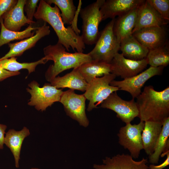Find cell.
Listing matches in <instances>:
<instances>
[{
  "label": "cell",
  "mask_w": 169,
  "mask_h": 169,
  "mask_svg": "<svg viewBox=\"0 0 169 169\" xmlns=\"http://www.w3.org/2000/svg\"><path fill=\"white\" fill-rule=\"evenodd\" d=\"M34 17L48 23L52 27L58 37V42L67 51L71 48L74 51L76 49L77 52H83L85 44L81 36L75 32L72 27H65L60 10L56 6L52 7L45 0H40Z\"/></svg>",
  "instance_id": "6da1fadb"
},
{
  "label": "cell",
  "mask_w": 169,
  "mask_h": 169,
  "mask_svg": "<svg viewBox=\"0 0 169 169\" xmlns=\"http://www.w3.org/2000/svg\"><path fill=\"white\" fill-rule=\"evenodd\" d=\"M140 121L163 123L169 117V87L157 91L152 85L146 86L136 98Z\"/></svg>",
  "instance_id": "7a4b0ae2"
},
{
  "label": "cell",
  "mask_w": 169,
  "mask_h": 169,
  "mask_svg": "<svg viewBox=\"0 0 169 169\" xmlns=\"http://www.w3.org/2000/svg\"><path fill=\"white\" fill-rule=\"evenodd\" d=\"M57 42L55 45H49L43 49L44 54L48 61H54L45 74L46 79L50 82L59 74L67 69L78 67L83 64L92 59L88 54L75 52L70 53Z\"/></svg>",
  "instance_id": "3957f363"
},
{
  "label": "cell",
  "mask_w": 169,
  "mask_h": 169,
  "mask_svg": "<svg viewBox=\"0 0 169 169\" xmlns=\"http://www.w3.org/2000/svg\"><path fill=\"white\" fill-rule=\"evenodd\" d=\"M115 19H112L100 32L94 48L88 53L92 60L110 64L118 53L120 44L113 32Z\"/></svg>",
  "instance_id": "277c9868"
},
{
  "label": "cell",
  "mask_w": 169,
  "mask_h": 169,
  "mask_svg": "<svg viewBox=\"0 0 169 169\" xmlns=\"http://www.w3.org/2000/svg\"><path fill=\"white\" fill-rule=\"evenodd\" d=\"M105 0H97L81 9L79 11L82 19V34L81 35L84 44H95L100 32L98 27L102 20L100 8Z\"/></svg>",
  "instance_id": "5b68a950"
},
{
  "label": "cell",
  "mask_w": 169,
  "mask_h": 169,
  "mask_svg": "<svg viewBox=\"0 0 169 169\" xmlns=\"http://www.w3.org/2000/svg\"><path fill=\"white\" fill-rule=\"evenodd\" d=\"M116 76L110 73L100 77H96L88 83L84 95L89 101L87 110L97 108L111 93L119 90L118 88L111 86L110 82Z\"/></svg>",
  "instance_id": "8992f818"
},
{
  "label": "cell",
  "mask_w": 169,
  "mask_h": 169,
  "mask_svg": "<svg viewBox=\"0 0 169 169\" xmlns=\"http://www.w3.org/2000/svg\"><path fill=\"white\" fill-rule=\"evenodd\" d=\"M28 85L30 88L26 89L31 97L28 105L34 106L38 110L44 111L54 102H59L63 91L52 85L46 83L42 87L36 81L31 82Z\"/></svg>",
  "instance_id": "52a82bcc"
},
{
  "label": "cell",
  "mask_w": 169,
  "mask_h": 169,
  "mask_svg": "<svg viewBox=\"0 0 169 169\" xmlns=\"http://www.w3.org/2000/svg\"><path fill=\"white\" fill-rule=\"evenodd\" d=\"M86 99L84 94H78L74 90L69 89L63 91L59 101L67 115L84 127H87L89 122L85 111Z\"/></svg>",
  "instance_id": "ba28073f"
},
{
  "label": "cell",
  "mask_w": 169,
  "mask_h": 169,
  "mask_svg": "<svg viewBox=\"0 0 169 169\" xmlns=\"http://www.w3.org/2000/svg\"><path fill=\"white\" fill-rule=\"evenodd\" d=\"M144 125L145 122L142 121L137 124H126L120 128L118 134L119 143L129 150L133 158H138L141 150L143 149L141 133Z\"/></svg>",
  "instance_id": "9c48e42d"
},
{
  "label": "cell",
  "mask_w": 169,
  "mask_h": 169,
  "mask_svg": "<svg viewBox=\"0 0 169 169\" xmlns=\"http://www.w3.org/2000/svg\"><path fill=\"white\" fill-rule=\"evenodd\" d=\"M164 67L151 66L145 70L133 77L121 81L113 80L110 83L119 90L126 91L131 95L132 99L136 98L141 93V89L145 83L151 78L161 75Z\"/></svg>",
  "instance_id": "30bf717a"
},
{
  "label": "cell",
  "mask_w": 169,
  "mask_h": 169,
  "mask_svg": "<svg viewBox=\"0 0 169 169\" xmlns=\"http://www.w3.org/2000/svg\"><path fill=\"white\" fill-rule=\"evenodd\" d=\"M100 107L113 110L116 113L117 117L126 124L131 123L139 114L134 99L129 101L123 100L118 96L116 91L111 93L104 100L101 104Z\"/></svg>",
  "instance_id": "8fae6325"
},
{
  "label": "cell",
  "mask_w": 169,
  "mask_h": 169,
  "mask_svg": "<svg viewBox=\"0 0 169 169\" xmlns=\"http://www.w3.org/2000/svg\"><path fill=\"white\" fill-rule=\"evenodd\" d=\"M111 73L124 79L135 76L145 69L148 62L146 59L134 60L125 58L117 53L110 63Z\"/></svg>",
  "instance_id": "7c38bea8"
},
{
  "label": "cell",
  "mask_w": 169,
  "mask_h": 169,
  "mask_svg": "<svg viewBox=\"0 0 169 169\" xmlns=\"http://www.w3.org/2000/svg\"><path fill=\"white\" fill-rule=\"evenodd\" d=\"M165 26L142 28L132 33L133 36L149 50L161 47L168 42Z\"/></svg>",
  "instance_id": "4fadbf2b"
},
{
  "label": "cell",
  "mask_w": 169,
  "mask_h": 169,
  "mask_svg": "<svg viewBox=\"0 0 169 169\" xmlns=\"http://www.w3.org/2000/svg\"><path fill=\"white\" fill-rule=\"evenodd\" d=\"M169 21L163 18L145 0L138 8L136 21L132 33L142 28L155 26H165Z\"/></svg>",
  "instance_id": "5bb4252c"
},
{
  "label": "cell",
  "mask_w": 169,
  "mask_h": 169,
  "mask_svg": "<svg viewBox=\"0 0 169 169\" xmlns=\"http://www.w3.org/2000/svg\"><path fill=\"white\" fill-rule=\"evenodd\" d=\"M103 164H94L95 169H149L147 159L139 161L134 160L131 155L117 154L112 158L106 157L103 160Z\"/></svg>",
  "instance_id": "9a60e30c"
},
{
  "label": "cell",
  "mask_w": 169,
  "mask_h": 169,
  "mask_svg": "<svg viewBox=\"0 0 169 169\" xmlns=\"http://www.w3.org/2000/svg\"><path fill=\"white\" fill-rule=\"evenodd\" d=\"M144 0H107L100 8L102 20L108 18H115L138 7Z\"/></svg>",
  "instance_id": "2e32d148"
},
{
  "label": "cell",
  "mask_w": 169,
  "mask_h": 169,
  "mask_svg": "<svg viewBox=\"0 0 169 169\" xmlns=\"http://www.w3.org/2000/svg\"><path fill=\"white\" fill-rule=\"evenodd\" d=\"M50 27L44 22L43 25L38 27L35 33L32 36L20 41L8 43L10 49L4 56L0 58V60L21 55L26 50L34 47L36 43L43 37L50 34Z\"/></svg>",
  "instance_id": "e0dca14e"
},
{
  "label": "cell",
  "mask_w": 169,
  "mask_h": 169,
  "mask_svg": "<svg viewBox=\"0 0 169 169\" xmlns=\"http://www.w3.org/2000/svg\"><path fill=\"white\" fill-rule=\"evenodd\" d=\"M26 0H18L16 3L2 17L5 27L11 31H19L26 24L35 23L28 19L24 13V7Z\"/></svg>",
  "instance_id": "ac0fdd59"
},
{
  "label": "cell",
  "mask_w": 169,
  "mask_h": 169,
  "mask_svg": "<svg viewBox=\"0 0 169 169\" xmlns=\"http://www.w3.org/2000/svg\"><path fill=\"white\" fill-rule=\"evenodd\" d=\"M138 7L115 18L113 32L120 44L122 40L132 34L136 22Z\"/></svg>",
  "instance_id": "d6986e66"
},
{
  "label": "cell",
  "mask_w": 169,
  "mask_h": 169,
  "mask_svg": "<svg viewBox=\"0 0 169 169\" xmlns=\"http://www.w3.org/2000/svg\"><path fill=\"white\" fill-rule=\"evenodd\" d=\"M51 84L57 89L68 88L84 92L88 83L79 74L78 67L62 77H56L50 81Z\"/></svg>",
  "instance_id": "ffe728a7"
},
{
  "label": "cell",
  "mask_w": 169,
  "mask_h": 169,
  "mask_svg": "<svg viewBox=\"0 0 169 169\" xmlns=\"http://www.w3.org/2000/svg\"><path fill=\"white\" fill-rule=\"evenodd\" d=\"M125 58L134 60L145 59L149 50L141 44L132 34L122 40L120 49Z\"/></svg>",
  "instance_id": "44dd1931"
},
{
  "label": "cell",
  "mask_w": 169,
  "mask_h": 169,
  "mask_svg": "<svg viewBox=\"0 0 169 169\" xmlns=\"http://www.w3.org/2000/svg\"><path fill=\"white\" fill-rule=\"evenodd\" d=\"M144 122L145 125L141 134L142 144L145 152L150 156L154 151L161 131L162 123L152 121Z\"/></svg>",
  "instance_id": "7402d4cb"
},
{
  "label": "cell",
  "mask_w": 169,
  "mask_h": 169,
  "mask_svg": "<svg viewBox=\"0 0 169 169\" xmlns=\"http://www.w3.org/2000/svg\"><path fill=\"white\" fill-rule=\"evenodd\" d=\"M30 134L29 130L25 127L19 131L10 129L6 133L4 144L10 149L13 153L16 168L19 167V161L23 142Z\"/></svg>",
  "instance_id": "603a6c76"
},
{
  "label": "cell",
  "mask_w": 169,
  "mask_h": 169,
  "mask_svg": "<svg viewBox=\"0 0 169 169\" xmlns=\"http://www.w3.org/2000/svg\"><path fill=\"white\" fill-rule=\"evenodd\" d=\"M78 71L88 83L94 79L111 73L110 64L91 60L78 67Z\"/></svg>",
  "instance_id": "cb8c5ba5"
},
{
  "label": "cell",
  "mask_w": 169,
  "mask_h": 169,
  "mask_svg": "<svg viewBox=\"0 0 169 169\" xmlns=\"http://www.w3.org/2000/svg\"><path fill=\"white\" fill-rule=\"evenodd\" d=\"M0 47L8 44L10 42L14 40L23 39L31 37L34 34V32L33 31L37 29L38 28V27H33L31 24H29L28 27L23 31H11L5 27L2 17L0 18Z\"/></svg>",
  "instance_id": "d4e9b609"
},
{
  "label": "cell",
  "mask_w": 169,
  "mask_h": 169,
  "mask_svg": "<svg viewBox=\"0 0 169 169\" xmlns=\"http://www.w3.org/2000/svg\"><path fill=\"white\" fill-rule=\"evenodd\" d=\"M48 60L45 56L40 60L31 63H20L17 61V58L12 57L0 60V66L2 68L12 72H17L22 69H27L28 74L35 71L38 64H44Z\"/></svg>",
  "instance_id": "484cf974"
},
{
  "label": "cell",
  "mask_w": 169,
  "mask_h": 169,
  "mask_svg": "<svg viewBox=\"0 0 169 169\" xmlns=\"http://www.w3.org/2000/svg\"><path fill=\"white\" fill-rule=\"evenodd\" d=\"M169 117L162 123L161 131L157 141L153 152L149 156V162L152 164L158 162L161 154L166 147L169 146Z\"/></svg>",
  "instance_id": "4316f807"
},
{
  "label": "cell",
  "mask_w": 169,
  "mask_h": 169,
  "mask_svg": "<svg viewBox=\"0 0 169 169\" xmlns=\"http://www.w3.org/2000/svg\"><path fill=\"white\" fill-rule=\"evenodd\" d=\"M151 66L166 67L169 64V49L168 42L158 48L149 50L146 58Z\"/></svg>",
  "instance_id": "83f0119b"
},
{
  "label": "cell",
  "mask_w": 169,
  "mask_h": 169,
  "mask_svg": "<svg viewBox=\"0 0 169 169\" xmlns=\"http://www.w3.org/2000/svg\"><path fill=\"white\" fill-rule=\"evenodd\" d=\"M45 1L51 5L54 4L61 12L60 15L64 24H72L75 17L76 7L73 0H47Z\"/></svg>",
  "instance_id": "f1b7e54d"
},
{
  "label": "cell",
  "mask_w": 169,
  "mask_h": 169,
  "mask_svg": "<svg viewBox=\"0 0 169 169\" xmlns=\"http://www.w3.org/2000/svg\"><path fill=\"white\" fill-rule=\"evenodd\" d=\"M146 1L163 18L169 21V0Z\"/></svg>",
  "instance_id": "f546056e"
},
{
  "label": "cell",
  "mask_w": 169,
  "mask_h": 169,
  "mask_svg": "<svg viewBox=\"0 0 169 169\" xmlns=\"http://www.w3.org/2000/svg\"><path fill=\"white\" fill-rule=\"evenodd\" d=\"M39 1L38 0H26L24 10L26 13L27 18L30 21H33V17Z\"/></svg>",
  "instance_id": "4dcf8cb0"
},
{
  "label": "cell",
  "mask_w": 169,
  "mask_h": 169,
  "mask_svg": "<svg viewBox=\"0 0 169 169\" xmlns=\"http://www.w3.org/2000/svg\"><path fill=\"white\" fill-rule=\"evenodd\" d=\"M16 0H0V18L17 3Z\"/></svg>",
  "instance_id": "1f68e13d"
},
{
  "label": "cell",
  "mask_w": 169,
  "mask_h": 169,
  "mask_svg": "<svg viewBox=\"0 0 169 169\" xmlns=\"http://www.w3.org/2000/svg\"><path fill=\"white\" fill-rule=\"evenodd\" d=\"M20 73L18 72H12L6 70L0 66V81L13 76L19 74Z\"/></svg>",
  "instance_id": "d6a6232c"
},
{
  "label": "cell",
  "mask_w": 169,
  "mask_h": 169,
  "mask_svg": "<svg viewBox=\"0 0 169 169\" xmlns=\"http://www.w3.org/2000/svg\"><path fill=\"white\" fill-rule=\"evenodd\" d=\"M166 155V158L165 161L161 164L158 165H155L152 164L149 166V169H163L169 165V152H167Z\"/></svg>",
  "instance_id": "836d02e7"
},
{
  "label": "cell",
  "mask_w": 169,
  "mask_h": 169,
  "mask_svg": "<svg viewBox=\"0 0 169 169\" xmlns=\"http://www.w3.org/2000/svg\"><path fill=\"white\" fill-rule=\"evenodd\" d=\"M7 128L6 125L0 124V150L3 148L5 137L4 134Z\"/></svg>",
  "instance_id": "e575fe53"
},
{
  "label": "cell",
  "mask_w": 169,
  "mask_h": 169,
  "mask_svg": "<svg viewBox=\"0 0 169 169\" xmlns=\"http://www.w3.org/2000/svg\"><path fill=\"white\" fill-rule=\"evenodd\" d=\"M30 169H40L38 168H31Z\"/></svg>",
  "instance_id": "d590c367"
}]
</instances>
